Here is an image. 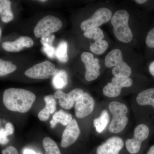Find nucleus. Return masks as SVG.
I'll use <instances>...</instances> for the list:
<instances>
[{
	"instance_id": "58836bf2",
	"label": "nucleus",
	"mask_w": 154,
	"mask_h": 154,
	"mask_svg": "<svg viewBox=\"0 0 154 154\" xmlns=\"http://www.w3.org/2000/svg\"><path fill=\"white\" fill-rule=\"evenodd\" d=\"M40 2H46V1H40Z\"/></svg>"
},
{
	"instance_id": "bb28decb",
	"label": "nucleus",
	"mask_w": 154,
	"mask_h": 154,
	"mask_svg": "<svg viewBox=\"0 0 154 154\" xmlns=\"http://www.w3.org/2000/svg\"><path fill=\"white\" fill-rule=\"evenodd\" d=\"M83 90L79 88H76L69 93V96L74 102H76L84 94Z\"/></svg>"
},
{
	"instance_id": "7ed1b4c3",
	"label": "nucleus",
	"mask_w": 154,
	"mask_h": 154,
	"mask_svg": "<svg viewBox=\"0 0 154 154\" xmlns=\"http://www.w3.org/2000/svg\"><path fill=\"white\" fill-rule=\"evenodd\" d=\"M105 65L108 68L114 67L112 72L115 77L128 78L132 72L130 67L123 61L120 49L112 50L107 54L105 58Z\"/></svg>"
},
{
	"instance_id": "f257e3e1",
	"label": "nucleus",
	"mask_w": 154,
	"mask_h": 154,
	"mask_svg": "<svg viewBox=\"0 0 154 154\" xmlns=\"http://www.w3.org/2000/svg\"><path fill=\"white\" fill-rule=\"evenodd\" d=\"M36 99L35 94L31 91L21 88H10L4 91L2 100L9 110L25 113L31 108Z\"/></svg>"
},
{
	"instance_id": "6e6552de",
	"label": "nucleus",
	"mask_w": 154,
	"mask_h": 154,
	"mask_svg": "<svg viewBox=\"0 0 154 154\" xmlns=\"http://www.w3.org/2000/svg\"><path fill=\"white\" fill-rule=\"evenodd\" d=\"M133 81L129 77H113L110 83H108L103 89L104 95L107 97L113 98L117 97L121 94L122 89L131 87Z\"/></svg>"
},
{
	"instance_id": "c85d7f7f",
	"label": "nucleus",
	"mask_w": 154,
	"mask_h": 154,
	"mask_svg": "<svg viewBox=\"0 0 154 154\" xmlns=\"http://www.w3.org/2000/svg\"><path fill=\"white\" fill-rule=\"evenodd\" d=\"M146 43L150 48H154V28L149 31L146 38Z\"/></svg>"
},
{
	"instance_id": "0eeeda50",
	"label": "nucleus",
	"mask_w": 154,
	"mask_h": 154,
	"mask_svg": "<svg viewBox=\"0 0 154 154\" xmlns=\"http://www.w3.org/2000/svg\"><path fill=\"white\" fill-rule=\"evenodd\" d=\"M112 17V12L109 9L100 8L95 12L91 18L82 22L81 29L86 31L98 28L102 24L109 22Z\"/></svg>"
},
{
	"instance_id": "cd10ccee",
	"label": "nucleus",
	"mask_w": 154,
	"mask_h": 154,
	"mask_svg": "<svg viewBox=\"0 0 154 154\" xmlns=\"http://www.w3.org/2000/svg\"><path fill=\"white\" fill-rule=\"evenodd\" d=\"M55 48L53 45H44L42 47V51L50 58H54L56 57Z\"/></svg>"
},
{
	"instance_id": "b1692460",
	"label": "nucleus",
	"mask_w": 154,
	"mask_h": 154,
	"mask_svg": "<svg viewBox=\"0 0 154 154\" xmlns=\"http://www.w3.org/2000/svg\"><path fill=\"white\" fill-rule=\"evenodd\" d=\"M67 48V42L65 41H62L58 45L56 50V57L61 62L66 63L68 61Z\"/></svg>"
},
{
	"instance_id": "423d86ee",
	"label": "nucleus",
	"mask_w": 154,
	"mask_h": 154,
	"mask_svg": "<svg viewBox=\"0 0 154 154\" xmlns=\"http://www.w3.org/2000/svg\"><path fill=\"white\" fill-rule=\"evenodd\" d=\"M58 70L55 65L49 61H45L35 65L28 69L25 75L35 79H45L53 76Z\"/></svg>"
},
{
	"instance_id": "c9c22d12",
	"label": "nucleus",
	"mask_w": 154,
	"mask_h": 154,
	"mask_svg": "<svg viewBox=\"0 0 154 154\" xmlns=\"http://www.w3.org/2000/svg\"><path fill=\"white\" fill-rule=\"evenodd\" d=\"M147 154H154V144L150 148Z\"/></svg>"
},
{
	"instance_id": "aec40b11",
	"label": "nucleus",
	"mask_w": 154,
	"mask_h": 154,
	"mask_svg": "<svg viewBox=\"0 0 154 154\" xmlns=\"http://www.w3.org/2000/svg\"><path fill=\"white\" fill-rule=\"evenodd\" d=\"M55 99H59V104L60 107L65 109H70L73 107L75 102L71 99L68 94L59 90L54 95Z\"/></svg>"
},
{
	"instance_id": "5701e85b",
	"label": "nucleus",
	"mask_w": 154,
	"mask_h": 154,
	"mask_svg": "<svg viewBox=\"0 0 154 154\" xmlns=\"http://www.w3.org/2000/svg\"><path fill=\"white\" fill-rule=\"evenodd\" d=\"M43 146L45 154H61L57 144L51 138H45L43 140Z\"/></svg>"
},
{
	"instance_id": "c756f323",
	"label": "nucleus",
	"mask_w": 154,
	"mask_h": 154,
	"mask_svg": "<svg viewBox=\"0 0 154 154\" xmlns=\"http://www.w3.org/2000/svg\"><path fill=\"white\" fill-rule=\"evenodd\" d=\"M54 38H55V36L54 34H49V35L41 37L40 42L43 46L53 45V43L54 41Z\"/></svg>"
},
{
	"instance_id": "9d476101",
	"label": "nucleus",
	"mask_w": 154,
	"mask_h": 154,
	"mask_svg": "<svg viewBox=\"0 0 154 154\" xmlns=\"http://www.w3.org/2000/svg\"><path fill=\"white\" fill-rule=\"evenodd\" d=\"M95 102L93 97L89 94L85 93L76 102L75 112L78 118L87 117L94 110Z\"/></svg>"
},
{
	"instance_id": "4be33fe9",
	"label": "nucleus",
	"mask_w": 154,
	"mask_h": 154,
	"mask_svg": "<svg viewBox=\"0 0 154 154\" xmlns=\"http://www.w3.org/2000/svg\"><path fill=\"white\" fill-rule=\"evenodd\" d=\"M17 67L11 61L0 58V77L6 76L16 71Z\"/></svg>"
},
{
	"instance_id": "a878e982",
	"label": "nucleus",
	"mask_w": 154,
	"mask_h": 154,
	"mask_svg": "<svg viewBox=\"0 0 154 154\" xmlns=\"http://www.w3.org/2000/svg\"><path fill=\"white\" fill-rule=\"evenodd\" d=\"M84 35L87 38L94 39L95 41L103 39L105 36L103 31L99 28L85 31Z\"/></svg>"
},
{
	"instance_id": "7c9ffc66",
	"label": "nucleus",
	"mask_w": 154,
	"mask_h": 154,
	"mask_svg": "<svg viewBox=\"0 0 154 154\" xmlns=\"http://www.w3.org/2000/svg\"><path fill=\"white\" fill-rule=\"evenodd\" d=\"M8 136L6 132L5 128H2L0 129V144L5 145L9 142Z\"/></svg>"
},
{
	"instance_id": "412c9836",
	"label": "nucleus",
	"mask_w": 154,
	"mask_h": 154,
	"mask_svg": "<svg viewBox=\"0 0 154 154\" xmlns=\"http://www.w3.org/2000/svg\"><path fill=\"white\" fill-rule=\"evenodd\" d=\"M109 121V116L107 110L102 111L99 118L94 119V125L97 132L101 133L107 127Z\"/></svg>"
},
{
	"instance_id": "6ab92c4d",
	"label": "nucleus",
	"mask_w": 154,
	"mask_h": 154,
	"mask_svg": "<svg viewBox=\"0 0 154 154\" xmlns=\"http://www.w3.org/2000/svg\"><path fill=\"white\" fill-rule=\"evenodd\" d=\"M53 86L56 89H63L68 84V75L64 70H58L57 72L53 76Z\"/></svg>"
},
{
	"instance_id": "39448f33",
	"label": "nucleus",
	"mask_w": 154,
	"mask_h": 154,
	"mask_svg": "<svg viewBox=\"0 0 154 154\" xmlns=\"http://www.w3.org/2000/svg\"><path fill=\"white\" fill-rule=\"evenodd\" d=\"M62 22L60 19L52 15L45 16L40 19L34 29V33L37 38L55 33L62 27Z\"/></svg>"
},
{
	"instance_id": "f03ea898",
	"label": "nucleus",
	"mask_w": 154,
	"mask_h": 154,
	"mask_svg": "<svg viewBox=\"0 0 154 154\" xmlns=\"http://www.w3.org/2000/svg\"><path fill=\"white\" fill-rule=\"evenodd\" d=\"M129 15L125 10H119L112 16L111 22L116 38L124 43L131 41L133 33L128 25Z\"/></svg>"
},
{
	"instance_id": "dca6fc26",
	"label": "nucleus",
	"mask_w": 154,
	"mask_h": 154,
	"mask_svg": "<svg viewBox=\"0 0 154 154\" xmlns=\"http://www.w3.org/2000/svg\"><path fill=\"white\" fill-rule=\"evenodd\" d=\"M151 128L149 125L141 123L135 128L134 137V140L142 146L143 143L147 140L150 136Z\"/></svg>"
},
{
	"instance_id": "f3484780",
	"label": "nucleus",
	"mask_w": 154,
	"mask_h": 154,
	"mask_svg": "<svg viewBox=\"0 0 154 154\" xmlns=\"http://www.w3.org/2000/svg\"><path fill=\"white\" fill-rule=\"evenodd\" d=\"M14 13L9 0H0V19L3 23H8L14 19Z\"/></svg>"
},
{
	"instance_id": "2f4dec72",
	"label": "nucleus",
	"mask_w": 154,
	"mask_h": 154,
	"mask_svg": "<svg viewBox=\"0 0 154 154\" xmlns=\"http://www.w3.org/2000/svg\"><path fill=\"white\" fill-rule=\"evenodd\" d=\"M2 154H19L17 149L13 146H10L3 150L2 152Z\"/></svg>"
},
{
	"instance_id": "f8f14e48",
	"label": "nucleus",
	"mask_w": 154,
	"mask_h": 154,
	"mask_svg": "<svg viewBox=\"0 0 154 154\" xmlns=\"http://www.w3.org/2000/svg\"><path fill=\"white\" fill-rule=\"evenodd\" d=\"M34 44L33 39L28 36H22L13 41H5L2 43L3 49L8 52H18L25 48H30Z\"/></svg>"
},
{
	"instance_id": "20e7f679",
	"label": "nucleus",
	"mask_w": 154,
	"mask_h": 154,
	"mask_svg": "<svg viewBox=\"0 0 154 154\" xmlns=\"http://www.w3.org/2000/svg\"><path fill=\"white\" fill-rule=\"evenodd\" d=\"M109 109L113 115L109 127V131L115 134L122 132L128 122V119L126 116L127 107L120 102H112L109 104Z\"/></svg>"
},
{
	"instance_id": "ddd939ff",
	"label": "nucleus",
	"mask_w": 154,
	"mask_h": 154,
	"mask_svg": "<svg viewBox=\"0 0 154 154\" xmlns=\"http://www.w3.org/2000/svg\"><path fill=\"white\" fill-rule=\"evenodd\" d=\"M124 146L121 138L114 137L108 139L104 143L99 146L96 151L97 154H119Z\"/></svg>"
},
{
	"instance_id": "a211bd4d",
	"label": "nucleus",
	"mask_w": 154,
	"mask_h": 154,
	"mask_svg": "<svg viewBox=\"0 0 154 154\" xmlns=\"http://www.w3.org/2000/svg\"><path fill=\"white\" fill-rule=\"evenodd\" d=\"M72 119V114L67 113L63 110H59L53 116L52 119L50 121L51 127L52 128H54L58 123L67 125Z\"/></svg>"
},
{
	"instance_id": "2eb2a0df",
	"label": "nucleus",
	"mask_w": 154,
	"mask_h": 154,
	"mask_svg": "<svg viewBox=\"0 0 154 154\" xmlns=\"http://www.w3.org/2000/svg\"><path fill=\"white\" fill-rule=\"evenodd\" d=\"M45 105L38 113L39 120L45 121L49 119L50 114L54 113L56 110L57 102L55 98L52 95H48L44 98Z\"/></svg>"
},
{
	"instance_id": "4468645a",
	"label": "nucleus",
	"mask_w": 154,
	"mask_h": 154,
	"mask_svg": "<svg viewBox=\"0 0 154 154\" xmlns=\"http://www.w3.org/2000/svg\"><path fill=\"white\" fill-rule=\"evenodd\" d=\"M136 102L140 107H149L154 111V88L140 92L137 96Z\"/></svg>"
},
{
	"instance_id": "f704fd0d",
	"label": "nucleus",
	"mask_w": 154,
	"mask_h": 154,
	"mask_svg": "<svg viewBox=\"0 0 154 154\" xmlns=\"http://www.w3.org/2000/svg\"><path fill=\"white\" fill-rule=\"evenodd\" d=\"M23 154H40L37 153L33 150L29 149H25L23 151Z\"/></svg>"
},
{
	"instance_id": "72a5a7b5",
	"label": "nucleus",
	"mask_w": 154,
	"mask_h": 154,
	"mask_svg": "<svg viewBox=\"0 0 154 154\" xmlns=\"http://www.w3.org/2000/svg\"><path fill=\"white\" fill-rule=\"evenodd\" d=\"M149 71L150 74L154 77V60L149 65Z\"/></svg>"
},
{
	"instance_id": "e433bc0d",
	"label": "nucleus",
	"mask_w": 154,
	"mask_h": 154,
	"mask_svg": "<svg viewBox=\"0 0 154 154\" xmlns=\"http://www.w3.org/2000/svg\"><path fill=\"white\" fill-rule=\"evenodd\" d=\"M135 2L138 3V4L141 5V4H143L147 2V1L146 0H136V1H135Z\"/></svg>"
},
{
	"instance_id": "1a4fd4ad",
	"label": "nucleus",
	"mask_w": 154,
	"mask_h": 154,
	"mask_svg": "<svg viewBox=\"0 0 154 154\" xmlns=\"http://www.w3.org/2000/svg\"><path fill=\"white\" fill-rule=\"evenodd\" d=\"M81 60L85 65L86 79L91 82L97 79L100 74L99 59L95 58L91 53L85 52L81 55Z\"/></svg>"
},
{
	"instance_id": "9b49d317",
	"label": "nucleus",
	"mask_w": 154,
	"mask_h": 154,
	"mask_svg": "<svg viewBox=\"0 0 154 154\" xmlns=\"http://www.w3.org/2000/svg\"><path fill=\"white\" fill-rule=\"evenodd\" d=\"M80 130L76 120L72 119L64 130L61 141V146L64 148L68 147L76 141Z\"/></svg>"
},
{
	"instance_id": "473e14b6",
	"label": "nucleus",
	"mask_w": 154,
	"mask_h": 154,
	"mask_svg": "<svg viewBox=\"0 0 154 154\" xmlns=\"http://www.w3.org/2000/svg\"><path fill=\"white\" fill-rule=\"evenodd\" d=\"M5 130L7 133L8 134V135H11L13 134L14 131V125L11 122H8L6 124Z\"/></svg>"
},
{
	"instance_id": "393cba45",
	"label": "nucleus",
	"mask_w": 154,
	"mask_h": 154,
	"mask_svg": "<svg viewBox=\"0 0 154 154\" xmlns=\"http://www.w3.org/2000/svg\"><path fill=\"white\" fill-rule=\"evenodd\" d=\"M108 47V44L105 40H98L91 44L90 49L92 52L97 54H101L105 52Z\"/></svg>"
},
{
	"instance_id": "4c0bfd02",
	"label": "nucleus",
	"mask_w": 154,
	"mask_h": 154,
	"mask_svg": "<svg viewBox=\"0 0 154 154\" xmlns=\"http://www.w3.org/2000/svg\"><path fill=\"white\" fill-rule=\"evenodd\" d=\"M2 29L1 27H0V39H1V37H2Z\"/></svg>"
}]
</instances>
